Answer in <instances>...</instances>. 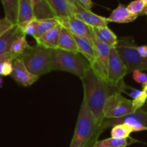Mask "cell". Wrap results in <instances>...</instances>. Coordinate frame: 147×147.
Segmentation results:
<instances>
[{
    "label": "cell",
    "mask_w": 147,
    "mask_h": 147,
    "mask_svg": "<svg viewBox=\"0 0 147 147\" xmlns=\"http://www.w3.org/2000/svg\"><path fill=\"white\" fill-rule=\"evenodd\" d=\"M82 80L84 89L83 100L88 109L99 124L104 119L103 108L108 98L111 95L126 90V87H119L103 80L90 66Z\"/></svg>",
    "instance_id": "cell-1"
},
{
    "label": "cell",
    "mask_w": 147,
    "mask_h": 147,
    "mask_svg": "<svg viewBox=\"0 0 147 147\" xmlns=\"http://www.w3.org/2000/svg\"><path fill=\"white\" fill-rule=\"evenodd\" d=\"M103 131L83 100L69 147H93Z\"/></svg>",
    "instance_id": "cell-2"
},
{
    "label": "cell",
    "mask_w": 147,
    "mask_h": 147,
    "mask_svg": "<svg viewBox=\"0 0 147 147\" xmlns=\"http://www.w3.org/2000/svg\"><path fill=\"white\" fill-rule=\"evenodd\" d=\"M51 53L52 70H60L72 73L80 79L83 78L90 67L89 62L78 53L53 49Z\"/></svg>",
    "instance_id": "cell-3"
},
{
    "label": "cell",
    "mask_w": 147,
    "mask_h": 147,
    "mask_svg": "<svg viewBox=\"0 0 147 147\" xmlns=\"http://www.w3.org/2000/svg\"><path fill=\"white\" fill-rule=\"evenodd\" d=\"M50 51V49L37 44L26 50L20 58L32 74L40 77L53 71Z\"/></svg>",
    "instance_id": "cell-4"
},
{
    "label": "cell",
    "mask_w": 147,
    "mask_h": 147,
    "mask_svg": "<svg viewBox=\"0 0 147 147\" xmlns=\"http://www.w3.org/2000/svg\"><path fill=\"white\" fill-rule=\"evenodd\" d=\"M116 47L127 68V74L137 70H147V58L139 55L137 45L131 37L118 39Z\"/></svg>",
    "instance_id": "cell-5"
},
{
    "label": "cell",
    "mask_w": 147,
    "mask_h": 147,
    "mask_svg": "<svg viewBox=\"0 0 147 147\" xmlns=\"http://www.w3.org/2000/svg\"><path fill=\"white\" fill-rule=\"evenodd\" d=\"M134 112L132 100L123 97L121 93L109 96L103 108V116L106 119H118Z\"/></svg>",
    "instance_id": "cell-6"
},
{
    "label": "cell",
    "mask_w": 147,
    "mask_h": 147,
    "mask_svg": "<svg viewBox=\"0 0 147 147\" xmlns=\"http://www.w3.org/2000/svg\"><path fill=\"white\" fill-rule=\"evenodd\" d=\"M126 123L131 126L134 132L147 130V111L142 109L136 110L134 113L118 119H106L102 121L101 127L103 130L110 126Z\"/></svg>",
    "instance_id": "cell-7"
},
{
    "label": "cell",
    "mask_w": 147,
    "mask_h": 147,
    "mask_svg": "<svg viewBox=\"0 0 147 147\" xmlns=\"http://www.w3.org/2000/svg\"><path fill=\"white\" fill-rule=\"evenodd\" d=\"M127 75V68L116 47H111L108 67V81L119 87H126L123 78Z\"/></svg>",
    "instance_id": "cell-8"
},
{
    "label": "cell",
    "mask_w": 147,
    "mask_h": 147,
    "mask_svg": "<svg viewBox=\"0 0 147 147\" xmlns=\"http://www.w3.org/2000/svg\"><path fill=\"white\" fill-rule=\"evenodd\" d=\"M57 19L58 20L59 23L73 35L86 39L93 45V40L96 37L93 32V27L76 18L74 15Z\"/></svg>",
    "instance_id": "cell-9"
},
{
    "label": "cell",
    "mask_w": 147,
    "mask_h": 147,
    "mask_svg": "<svg viewBox=\"0 0 147 147\" xmlns=\"http://www.w3.org/2000/svg\"><path fill=\"white\" fill-rule=\"evenodd\" d=\"M93 47L96 55V63L91 67L101 78L108 81V67L111 47L99 41L96 37L93 40Z\"/></svg>",
    "instance_id": "cell-10"
},
{
    "label": "cell",
    "mask_w": 147,
    "mask_h": 147,
    "mask_svg": "<svg viewBox=\"0 0 147 147\" xmlns=\"http://www.w3.org/2000/svg\"><path fill=\"white\" fill-rule=\"evenodd\" d=\"M73 15L91 27H106L110 23L108 18L95 14L90 10L85 9L78 1L73 6Z\"/></svg>",
    "instance_id": "cell-11"
},
{
    "label": "cell",
    "mask_w": 147,
    "mask_h": 147,
    "mask_svg": "<svg viewBox=\"0 0 147 147\" xmlns=\"http://www.w3.org/2000/svg\"><path fill=\"white\" fill-rule=\"evenodd\" d=\"M13 71L11 77L20 86H30L39 79V76L32 74L27 69L20 57H17L12 62Z\"/></svg>",
    "instance_id": "cell-12"
},
{
    "label": "cell",
    "mask_w": 147,
    "mask_h": 147,
    "mask_svg": "<svg viewBox=\"0 0 147 147\" xmlns=\"http://www.w3.org/2000/svg\"><path fill=\"white\" fill-rule=\"evenodd\" d=\"M34 19L32 7L30 0H19L17 25L22 33L26 26Z\"/></svg>",
    "instance_id": "cell-13"
},
{
    "label": "cell",
    "mask_w": 147,
    "mask_h": 147,
    "mask_svg": "<svg viewBox=\"0 0 147 147\" xmlns=\"http://www.w3.org/2000/svg\"><path fill=\"white\" fill-rule=\"evenodd\" d=\"M62 27L63 26L59 23L55 27L46 32L44 34L36 40L37 44L50 50L57 49Z\"/></svg>",
    "instance_id": "cell-14"
},
{
    "label": "cell",
    "mask_w": 147,
    "mask_h": 147,
    "mask_svg": "<svg viewBox=\"0 0 147 147\" xmlns=\"http://www.w3.org/2000/svg\"><path fill=\"white\" fill-rule=\"evenodd\" d=\"M30 1L32 7L33 13L36 20L56 17L54 11L46 0H30Z\"/></svg>",
    "instance_id": "cell-15"
},
{
    "label": "cell",
    "mask_w": 147,
    "mask_h": 147,
    "mask_svg": "<svg viewBox=\"0 0 147 147\" xmlns=\"http://www.w3.org/2000/svg\"><path fill=\"white\" fill-rule=\"evenodd\" d=\"M73 37L77 45L78 53L89 62L90 66H93L96 63V55H95L93 45L91 44L88 40L83 37H78L73 34Z\"/></svg>",
    "instance_id": "cell-16"
},
{
    "label": "cell",
    "mask_w": 147,
    "mask_h": 147,
    "mask_svg": "<svg viewBox=\"0 0 147 147\" xmlns=\"http://www.w3.org/2000/svg\"><path fill=\"white\" fill-rule=\"evenodd\" d=\"M57 18L73 15V7L67 0H46Z\"/></svg>",
    "instance_id": "cell-17"
},
{
    "label": "cell",
    "mask_w": 147,
    "mask_h": 147,
    "mask_svg": "<svg viewBox=\"0 0 147 147\" xmlns=\"http://www.w3.org/2000/svg\"><path fill=\"white\" fill-rule=\"evenodd\" d=\"M138 17V15L131 14L123 4H119L117 8L112 11L108 20L110 22L129 23L134 21Z\"/></svg>",
    "instance_id": "cell-18"
},
{
    "label": "cell",
    "mask_w": 147,
    "mask_h": 147,
    "mask_svg": "<svg viewBox=\"0 0 147 147\" xmlns=\"http://www.w3.org/2000/svg\"><path fill=\"white\" fill-rule=\"evenodd\" d=\"M95 37L101 42L110 47H116L118 43V37L108 26L100 27H93Z\"/></svg>",
    "instance_id": "cell-19"
},
{
    "label": "cell",
    "mask_w": 147,
    "mask_h": 147,
    "mask_svg": "<svg viewBox=\"0 0 147 147\" xmlns=\"http://www.w3.org/2000/svg\"><path fill=\"white\" fill-rule=\"evenodd\" d=\"M57 48L65 50V51L78 53L77 45L73 38V34L67 29L63 27H62L61 30H60Z\"/></svg>",
    "instance_id": "cell-20"
},
{
    "label": "cell",
    "mask_w": 147,
    "mask_h": 147,
    "mask_svg": "<svg viewBox=\"0 0 147 147\" xmlns=\"http://www.w3.org/2000/svg\"><path fill=\"white\" fill-rule=\"evenodd\" d=\"M21 34H23L22 32L17 27V25H14L4 35L0 37V55L7 52H9L12 42Z\"/></svg>",
    "instance_id": "cell-21"
},
{
    "label": "cell",
    "mask_w": 147,
    "mask_h": 147,
    "mask_svg": "<svg viewBox=\"0 0 147 147\" xmlns=\"http://www.w3.org/2000/svg\"><path fill=\"white\" fill-rule=\"evenodd\" d=\"M4 7L5 18L14 25H17L19 0H1Z\"/></svg>",
    "instance_id": "cell-22"
},
{
    "label": "cell",
    "mask_w": 147,
    "mask_h": 147,
    "mask_svg": "<svg viewBox=\"0 0 147 147\" xmlns=\"http://www.w3.org/2000/svg\"><path fill=\"white\" fill-rule=\"evenodd\" d=\"M136 142V140L130 137L126 139H115L111 137L103 140H98L93 147H126Z\"/></svg>",
    "instance_id": "cell-23"
},
{
    "label": "cell",
    "mask_w": 147,
    "mask_h": 147,
    "mask_svg": "<svg viewBox=\"0 0 147 147\" xmlns=\"http://www.w3.org/2000/svg\"><path fill=\"white\" fill-rule=\"evenodd\" d=\"M31 46L29 45L26 40V36L21 34L19 35L14 41L12 42L10 47L9 52L11 54L14 55L17 57H20L24 53L26 50L30 48Z\"/></svg>",
    "instance_id": "cell-24"
},
{
    "label": "cell",
    "mask_w": 147,
    "mask_h": 147,
    "mask_svg": "<svg viewBox=\"0 0 147 147\" xmlns=\"http://www.w3.org/2000/svg\"><path fill=\"white\" fill-rule=\"evenodd\" d=\"M59 24L58 20L57 17L55 18H49L44 19V20H39L37 23V31H36L35 36L34 37V40H37L40 37H41L42 34H44L46 32L50 30L53 27H55L56 25Z\"/></svg>",
    "instance_id": "cell-25"
},
{
    "label": "cell",
    "mask_w": 147,
    "mask_h": 147,
    "mask_svg": "<svg viewBox=\"0 0 147 147\" xmlns=\"http://www.w3.org/2000/svg\"><path fill=\"white\" fill-rule=\"evenodd\" d=\"M132 132H134V129L131 126L126 123H121L113 126L111 134V137L115 139H126Z\"/></svg>",
    "instance_id": "cell-26"
},
{
    "label": "cell",
    "mask_w": 147,
    "mask_h": 147,
    "mask_svg": "<svg viewBox=\"0 0 147 147\" xmlns=\"http://www.w3.org/2000/svg\"><path fill=\"white\" fill-rule=\"evenodd\" d=\"M145 6L146 4L143 0H135V1H131L126 7V8L131 14L139 16L144 9Z\"/></svg>",
    "instance_id": "cell-27"
},
{
    "label": "cell",
    "mask_w": 147,
    "mask_h": 147,
    "mask_svg": "<svg viewBox=\"0 0 147 147\" xmlns=\"http://www.w3.org/2000/svg\"><path fill=\"white\" fill-rule=\"evenodd\" d=\"M146 100L147 97L146 96V95L142 90V93L137 97L134 98V100H132V104H133V107L135 111L136 110H138V109H142L144 106L145 103H146Z\"/></svg>",
    "instance_id": "cell-28"
},
{
    "label": "cell",
    "mask_w": 147,
    "mask_h": 147,
    "mask_svg": "<svg viewBox=\"0 0 147 147\" xmlns=\"http://www.w3.org/2000/svg\"><path fill=\"white\" fill-rule=\"evenodd\" d=\"M37 23H38V20H36V19L30 22L23 30V34L25 36L30 35L34 37L35 36L36 31H37Z\"/></svg>",
    "instance_id": "cell-29"
},
{
    "label": "cell",
    "mask_w": 147,
    "mask_h": 147,
    "mask_svg": "<svg viewBox=\"0 0 147 147\" xmlns=\"http://www.w3.org/2000/svg\"><path fill=\"white\" fill-rule=\"evenodd\" d=\"M132 77L136 83L142 84L143 86L147 83V75L141 70H134L132 73Z\"/></svg>",
    "instance_id": "cell-30"
},
{
    "label": "cell",
    "mask_w": 147,
    "mask_h": 147,
    "mask_svg": "<svg viewBox=\"0 0 147 147\" xmlns=\"http://www.w3.org/2000/svg\"><path fill=\"white\" fill-rule=\"evenodd\" d=\"M14 60H7L1 65V70H0V76H7L11 74L13 71L12 62Z\"/></svg>",
    "instance_id": "cell-31"
},
{
    "label": "cell",
    "mask_w": 147,
    "mask_h": 147,
    "mask_svg": "<svg viewBox=\"0 0 147 147\" xmlns=\"http://www.w3.org/2000/svg\"><path fill=\"white\" fill-rule=\"evenodd\" d=\"M13 26H14V24L11 22H10L5 17L2 19H0V37L4 35Z\"/></svg>",
    "instance_id": "cell-32"
},
{
    "label": "cell",
    "mask_w": 147,
    "mask_h": 147,
    "mask_svg": "<svg viewBox=\"0 0 147 147\" xmlns=\"http://www.w3.org/2000/svg\"><path fill=\"white\" fill-rule=\"evenodd\" d=\"M16 58H17V56L11 54L10 52H7V53H4V54L1 55H0V70H1V65L3 64V63H4V62L7 61V60H14Z\"/></svg>",
    "instance_id": "cell-33"
},
{
    "label": "cell",
    "mask_w": 147,
    "mask_h": 147,
    "mask_svg": "<svg viewBox=\"0 0 147 147\" xmlns=\"http://www.w3.org/2000/svg\"><path fill=\"white\" fill-rule=\"evenodd\" d=\"M85 9L90 10L93 6V2L92 0H77Z\"/></svg>",
    "instance_id": "cell-34"
},
{
    "label": "cell",
    "mask_w": 147,
    "mask_h": 147,
    "mask_svg": "<svg viewBox=\"0 0 147 147\" xmlns=\"http://www.w3.org/2000/svg\"><path fill=\"white\" fill-rule=\"evenodd\" d=\"M137 51L142 57L147 58V45L137 46Z\"/></svg>",
    "instance_id": "cell-35"
},
{
    "label": "cell",
    "mask_w": 147,
    "mask_h": 147,
    "mask_svg": "<svg viewBox=\"0 0 147 147\" xmlns=\"http://www.w3.org/2000/svg\"><path fill=\"white\" fill-rule=\"evenodd\" d=\"M131 92L129 93V96H130L131 97L133 98H135L136 97H137V96L142 93V90H138V89L131 88Z\"/></svg>",
    "instance_id": "cell-36"
},
{
    "label": "cell",
    "mask_w": 147,
    "mask_h": 147,
    "mask_svg": "<svg viewBox=\"0 0 147 147\" xmlns=\"http://www.w3.org/2000/svg\"><path fill=\"white\" fill-rule=\"evenodd\" d=\"M140 15H147V5L145 6L144 9L142 12L140 14Z\"/></svg>",
    "instance_id": "cell-37"
},
{
    "label": "cell",
    "mask_w": 147,
    "mask_h": 147,
    "mask_svg": "<svg viewBox=\"0 0 147 147\" xmlns=\"http://www.w3.org/2000/svg\"><path fill=\"white\" fill-rule=\"evenodd\" d=\"M142 91L144 92V93L146 95V96L147 97V83L146 85H144V86H143V90H142Z\"/></svg>",
    "instance_id": "cell-38"
},
{
    "label": "cell",
    "mask_w": 147,
    "mask_h": 147,
    "mask_svg": "<svg viewBox=\"0 0 147 147\" xmlns=\"http://www.w3.org/2000/svg\"><path fill=\"white\" fill-rule=\"evenodd\" d=\"M67 1H68L69 2H70V4H71L72 6H73V4H74L76 2V1H78L77 0H67Z\"/></svg>",
    "instance_id": "cell-39"
},
{
    "label": "cell",
    "mask_w": 147,
    "mask_h": 147,
    "mask_svg": "<svg viewBox=\"0 0 147 147\" xmlns=\"http://www.w3.org/2000/svg\"><path fill=\"white\" fill-rule=\"evenodd\" d=\"M2 85H3V79L1 77V76H0V88L2 87Z\"/></svg>",
    "instance_id": "cell-40"
},
{
    "label": "cell",
    "mask_w": 147,
    "mask_h": 147,
    "mask_svg": "<svg viewBox=\"0 0 147 147\" xmlns=\"http://www.w3.org/2000/svg\"><path fill=\"white\" fill-rule=\"evenodd\" d=\"M144 1V3H145V4H146V6L147 5V0H143Z\"/></svg>",
    "instance_id": "cell-41"
}]
</instances>
